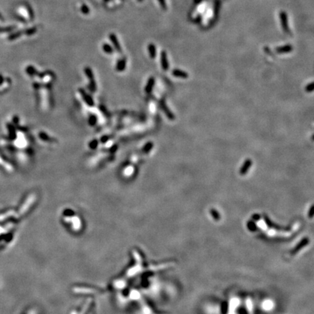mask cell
I'll use <instances>...</instances> for the list:
<instances>
[{"instance_id":"6da1fadb","label":"cell","mask_w":314,"mask_h":314,"mask_svg":"<svg viewBox=\"0 0 314 314\" xmlns=\"http://www.w3.org/2000/svg\"><path fill=\"white\" fill-rule=\"evenodd\" d=\"M84 72H85V73H86L87 77H88V79L90 80V85H89L90 87L89 88H90V90H91L92 92H95L96 90V85H95V83L93 73H92L91 69L89 67H86L84 69Z\"/></svg>"},{"instance_id":"7a4b0ae2","label":"cell","mask_w":314,"mask_h":314,"mask_svg":"<svg viewBox=\"0 0 314 314\" xmlns=\"http://www.w3.org/2000/svg\"><path fill=\"white\" fill-rule=\"evenodd\" d=\"M252 165V161L250 159H247L244 161V164H242L241 169H240L239 173L241 175H244L247 174V172L249 171V168L251 167Z\"/></svg>"},{"instance_id":"3957f363","label":"cell","mask_w":314,"mask_h":314,"mask_svg":"<svg viewBox=\"0 0 314 314\" xmlns=\"http://www.w3.org/2000/svg\"><path fill=\"white\" fill-rule=\"evenodd\" d=\"M161 64H162V67L164 71H166L168 70L169 67V62L167 60V56H166V53L165 51H162V53H161Z\"/></svg>"},{"instance_id":"277c9868","label":"cell","mask_w":314,"mask_h":314,"mask_svg":"<svg viewBox=\"0 0 314 314\" xmlns=\"http://www.w3.org/2000/svg\"><path fill=\"white\" fill-rule=\"evenodd\" d=\"M109 39H110L111 42H112L113 46H114L115 49H116L120 53H121V52H122V48H121L120 44V42H119L116 36L114 34H109Z\"/></svg>"},{"instance_id":"5b68a950","label":"cell","mask_w":314,"mask_h":314,"mask_svg":"<svg viewBox=\"0 0 314 314\" xmlns=\"http://www.w3.org/2000/svg\"><path fill=\"white\" fill-rule=\"evenodd\" d=\"M173 75L174 77L180 79H187L188 77V73L180 69H174L173 71Z\"/></svg>"},{"instance_id":"8992f818","label":"cell","mask_w":314,"mask_h":314,"mask_svg":"<svg viewBox=\"0 0 314 314\" xmlns=\"http://www.w3.org/2000/svg\"><path fill=\"white\" fill-rule=\"evenodd\" d=\"M292 50H293V47L292 45H285V46L277 47V48L276 49L277 53H280V54L288 53V52L292 51Z\"/></svg>"},{"instance_id":"52a82bcc","label":"cell","mask_w":314,"mask_h":314,"mask_svg":"<svg viewBox=\"0 0 314 314\" xmlns=\"http://www.w3.org/2000/svg\"><path fill=\"white\" fill-rule=\"evenodd\" d=\"M161 105H162V109H163V111H164V113H165L166 117H167V118L169 119V120H175V115H174L173 113H172L171 111H170L169 109H168V107L166 105V104L164 103V102H163V103H161Z\"/></svg>"},{"instance_id":"ba28073f","label":"cell","mask_w":314,"mask_h":314,"mask_svg":"<svg viewBox=\"0 0 314 314\" xmlns=\"http://www.w3.org/2000/svg\"><path fill=\"white\" fill-rule=\"evenodd\" d=\"M280 16H281V24H282V27L284 28V31L288 32L289 28H288V22H287V14L284 12H281L280 14Z\"/></svg>"},{"instance_id":"9c48e42d","label":"cell","mask_w":314,"mask_h":314,"mask_svg":"<svg viewBox=\"0 0 314 314\" xmlns=\"http://www.w3.org/2000/svg\"><path fill=\"white\" fill-rule=\"evenodd\" d=\"M154 83H155L154 78V77H151V78L148 79L146 86H145V92H146V93H150V92L152 91L153 87H154Z\"/></svg>"},{"instance_id":"30bf717a","label":"cell","mask_w":314,"mask_h":314,"mask_svg":"<svg viewBox=\"0 0 314 314\" xmlns=\"http://www.w3.org/2000/svg\"><path fill=\"white\" fill-rule=\"evenodd\" d=\"M148 52H149V55H150V57L151 58H154L155 57H156V47H155V45L154 44H149L148 46Z\"/></svg>"},{"instance_id":"8fae6325","label":"cell","mask_w":314,"mask_h":314,"mask_svg":"<svg viewBox=\"0 0 314 314\" xmlns=\"http://www.w3.org/2000/svg\"><path fill=\"white\" fill-rule=\"evenodd\" d=\"M125 66H126V59H124H124H122L118 62L116 69L118 71H124V69H125Z\"/></svg>"},{"instance_id":"7c38bea8","label":"cell","mask_w":314,"mask_h":314,"mask_svg":"<svg viewBox=\"0 0 314 314\" xmlns=\"http://www.w3.org/2000/svg\"><path fill=\"white\" fill-rule=\"evenodd\" d=\"M81 93H82L83 98H84V101L87 102V103L89 104V105H93V101H92V98L88 95L85 94V92L83 91V90H81Z\"/></svg>"},{"instance_id":"4fadbf2b","label":"cell","mask_w":314,"mask_h":314,"mask_svg":"<svg viewBox=\"0 0 314 314\" xmlns=\"http://www.w3.org/2000/svg\"><path fill=\"white\" fill-rule=\"evenodd\" d=\"M103 50L107 54H112L113 51L112 47L110 45L107 44V43H105V44L103 45Z\"/></svg>"},{"instance_id":"5bb4252c","label":"cell","mask_w":314,"mask_h":314,"mask_svg":"<svg viewBox=\"0 0 314 314\" xmlns=\"http://www.w3.org/2000/svg\"><path fill=\"white\" fill-rule=\"evenodd\" d=\"M153 143H151V142H148V143H146V144L145 145V146L143 147V151L144 153H145V154H147V153H148L149 151H150L151 149H152L153 148Z\"/></svg>"},{"instance_id":"9a60e30c","label":"cell","mask_w":314,"mask_h":314,"mask_svg":"<svg viewBox=\"0 0 314 314\" xmlns=\"http://www.w3.org/2000/svg\"><path fill=\"white\" fill-rule=\"evenodd\" d=\"M80 9L81 12L84 15H88L89 13H90V8H89L88 6H87L85 4H83L82 6H81Z\"/></svg>"},{"instance_id":"2e32d148","label":"cell","mask_w":314,"mask_h":314,"mask_svg":"<svg viewBox=\"0 0 314 314\" xmlns=\"http://www.w3.org/2000/svg\"><path fill=\"white\" fill-rule=\"evenodd\" d=\"M305 91L308 92H311L313 91V82H312L308 84L305 87Z\"/></svg>"},{"instance_id":"e0dca14e","label":"cell","mask_w":314,"mask_h":314,"mask_svg":"<svg viewBox=\"0 0 314 314\" xmlns=\"http://www.w3.org/2000/svg\"><path fill=\"white\" fill-rule=\"evenodd\" d=\"M37 28L34 27V28H29V29L26 31V34H27L28 35H32V34H35L36 32H37Z\"/></svg>"},{"instance_id":"ac0fdd59","label":"cell","mask_w":314,"mask_h":314,"mask_svg":"<svg viewBox=\"0 0 314 314\" xmlns=\"http://www.w3.org/2000/svg\"><path fill=\"white\" fill-rule=\"evenodd\" d=\"M160 4V6L162 9H166V3L165 0H158Z\"/></svg>"},{"instance_id":"d6986e66","label":"cell","mask_w":314,"mask_h":314,"mask_svg":"<svg viewBox=\"0 0 314 314\" xmlns=\"http://www.w3.org/2000/svg\"><path fill=\"white\" fill-rule=\"evenodd\" d=\"M98 143L97 141H93L90 143V147L92 149H95V148H96V147L98 146Z\"/></svg>"},{"instance_id":"ffe728a7","label":"cell","mask_w":314,"mask_h":314,"mask_svg":"<svg viewBox=\"0 0 314 314\" xmlns=\"http://www.w3.org/2000/svg\"><path fill=\"white\" fill-rule=\"evenodd\" d=\"M89 122H90V124H91V125H94L96 122L95 118L93 116H91L90 117V119H89Z\"/></svg>"},{"instance_id":"44dd1931","label":"cell","mask_w":314,"mask_h":314,"mask_svg":"<svg viewBox=\"0 0 314 314\" xmlns=\"http://www.w3.org/2000/svg\"><path fill=\"white\" fill-rule=\"evenodd\" d=\"M143 1V0H137V2H142Z\"/></svg>"},{"instance_id":"7402d4cb","label":"cell","mask_w":314,"mask_h":314,"mask_svg":"<svg viewBox=\"0 0 314 314\" xmlns=\"http://www.w3.org/2000/svg\"><path fill=\"white\" fill-rule=\"evenodd\" d=\"M103 1H104V2H109V0H103Z\"/></svg>"}]
</instances>
